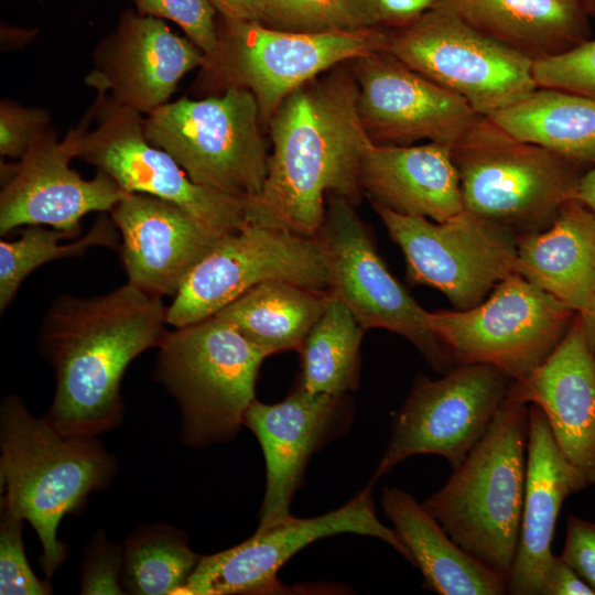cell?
Segmentation results:
<instances>
[{
    "label": "cell",
    "mask_w": 595,
    "mask_h": 595,
    "mask_svg": "<svg viewBox=\"0 0 595 595\" xmlns=\"http://www.w3.org/2000/svg\"><path fill=\"white\" fill-rule=\"evenodd\" d=\"M358 85L349 61L292 91L266 127L272 142L260 194L247 220L315 237L326 195L356 205L363 194L361 160L368 144L357 111Z\"/></svg>",
    "instance_id": "1"
},
{
    "label": "cell",
    "mask_w": 595,
    "mask_h": 595,
    "mask_svg": "<svg viewBox=\"0 0 595 595\" xmlns=\"http://www.w3.org/2000/svg\"><path fill=\"white\" fill-rule=\"evenodd\" d=\"M162 298L130 284L96 296L60 295L41 327L40 349L55 371L45 419L65 436L95 437L122 416L129 364L167 334Z\"/></svg>",
    "instance_id": "2"
},
{
    "label": "cell",
    "mask_w": 595,
    "mask_h": 595,
    "mask_svg": "<svg viewBox=\"0 0 595 595\" xmlns=\"http://www.w3.org/2000/svg\"><path fill=\"white\" fill-rule=\"evenodd\" d=\"M0 445L1 513L33 526L50 577L67 554L57 539L61 520L109 483L115 461L95 437L65 436L45 416H32L17 396L1 405Z\"/></svg>",
    "instance_id": "3"
},
{
    "label": "cell",
    "mask_w": 595,
    "mask_h": 595,
    "mask_svg": "<svg viewBox=\"0 0 595 595\" xmlns=\"http://www.w3.org/2000/svg\"><path fill=\"white\" fill-rule=\"evenodd\" d=\"M529 408L507 396L480 441L423 506L468 554L508 583L527 473Z\"/></svg>",
    "instance_id": "4"
},
{
    "label": "cell",
    "mask_w": 595,
    "mask_h": 595,
    "mask_svg": "<svg viewBox=\"0 0 595 595\" xmlns=\"http://www.w3.org/2000/svg\"><path fill=\"white\" fill-rule=\"evenodd\" d=\"M268 357L217 316L174 327L159 346L155 379L182 413V441L203 447L235 437Z\"/></svg>",
    "instance_id": "5"
},
{
    "label": "cell",
    "mask_w": 595,
    "mask_h": 595,
    "mask_svg": "<svg viewBox=\"0 0 595 595\" xmlns=\"http://www.w3.org/2000/svg\"><path fill=\"white\" fill-rule=\"evenodd\" d=\"M464 209L511 230L548 227L575 198L580 164L507 133L485 116L453 145Z\"/></svg>",
    "instance_id": "6"
},
{
    "label": "cell",
    "mask_w": 595,
    "mask_h": 595,
    "mask_svg": "<svg viewBox=\"0 0 595 595\" xmlns=\"http://www.w3.org/2000/svg\"><path fill=\"white\" fill-rule=\"evenodd\" d=\"M263 127L253 94L240 87L201 99L182 97L143 119L147 140L194 183L247 203L267 177Z\"/></svg>",
    "instance_id": "7"
},
{
    "label": "cell",
    "mask_w": 595,
    "mask_h": 595,
    "mask_svg": "<svg viewBox=\"0 0 595 595\" xmlns=\"http://www.w3.org/2000/svg\"><path fill=\"white\" fill-rule=\"evenodd\" d=\"M387 45L388 30L381 26L300 33L219 18L217 47L206 57L196 84L219 94L231 87L250 90L266 127L296 88L336 65L386 50Z\"/></svg>",
    "instance_id": "8"
},
{
    "label": "cell",
    "mask_w": 595,
    "mask_h": 595,
    "mask_svg": "<svg viewBox=\"0 0 595 595\" xmlns=\"http://www.w3.org/2000/svg\"><path fill=\"white\" fill-rule=\"evenodd\" d=\"M576 313L519 273L501 280L480 304L426 312V325L461 364H485L512 380L541 366Z\"/></svg>",
    "instance_id": "9"
},
{
    "label": "cell",
    "mask_w": 595,
    "mask_h": 595,
    "mask_svg": "<svg viewBox=\"0 0 595 595\" xmlns=\"http://www.w3.org/2000/svg\"><path fill=\"white\" fill-rule=\"evenodd\" d=\"M386 50L485 117L538 87L533 60L478 31L444 0L412 24L388 30Z\"/></svg>",
    "instance_id": "10"
},
{
    "label": "cell",
    "mask_w": 595,
    "mask_h": 595,
    "mask_svg": "<svg viewBox=\"0 0 595 595\" xmlns=\"http://www.w3.org/2000/svg\"><path fill=\"white\" fill-rule=\"evenodd\" d=\"M271 280L328 290L327 253L320 238L247 221L221 237L187 274L167 306L182 327L214 316L253 286Z\"/></svg>",
    "instance_id": "11"
},
{
    "label": "cell",
    "mask_w": 595,
    "mask_h": 595,
    "mask_svg": "<svg viewBox=\"0 0 595 595\" xmlns=\"http://www.w3.org/2000/svg\"><path fill=\"white\" fill-rule=\"evenodd\" d=\"M79 125L77 159L109 175L123 191L152 195L180 206L210 231L226 236L246 225L247 202L194 183L164 150L151 144L141 113L98 94Z\"/></svg>",
    "instance_id": "12"
},
{
    "label": "cell",
    "mask_w": 595,
    "mask_h": 595,
    "mask_svg": "<svg viewBox=\"0 0 595 595\" xmlns=\"http://www.w3.org/2000/svg\"><path fill=\"white\" fill-rule=\"evenodd\" d=\"M371 204L404 255L410 282L437 289L461 311L518 273L517 241L506 227L466 209L437 223Z\"/></svg>",
    "instance_id": "13"
},
{
    "label": "cell",
    "mask_w": 595,
    "mask_h": 595,
    "mask_svg": "<svg viewBox=\"0 0 595 595\" xmlns=\"http://www.w3.org/2000/svg\"><path fill=\"white\" fill-rule=\"evenodd\" d=\"M512 381L485 364H461L437 380L418 378L394 415L371 483L419 454L440 455L457 468L486 433Z\"/></svg>",
    "instance_id": "14"
},
{
    "label": "cell",
    "mask_w": 595,
    "mask_h": 595,
    "mask_svg": "<svg viewBox=\"0 0 595 595\" xmlns=\"http://www.w3.org/2000/svg\"><path fill=\"white\" fill-rule=\"evenodd\" d=\"M318 236L329 270L328 293L365 328H386L414 344L437 370L456 360L426 325V312L389 272L354 204L327 194Z\"/></svg>",
    "instance_id": "15"
},
{
    "label": "cell",
    "mask_w": 595,
    "mask_h": 595,
    "mask_svg": "<svg viewBox=\"0 0 595 595\" xmlns=\"http://www.w3.org/2000/svg\"><path fill=\"white\" fill-rule=\"evenodd\" d=\"M371 484L338 509L313 518H290L263 527L244 542L201 556L177 595L273 594L282 591L280 569L312 542L339 533L378 538L411 563V555L393 529L377 517Z\"/></svg>",
    "instance_id": "16"
},
{
    "label": "cell",
    "mask_w": 595,
    "mask_h": 595,
    "mask_svg": "<svg viewBox=\"0 0 595 595\" xmlns=\"http://www.w3.org/2000/svg\"><path fill=\"white\" fill-rule=\"evenodd\" d=\"M349 66L358 85L360 122L376 144L426 139L453 147L480 117L464 98L387 50L353 58Z\"/></svg>",
    "instance_id": "17"
},
{
    "label": "cell",
    "mask_w": 595,
    "mask_h": 595,
    "mask_svg": "<svg viewBox=\"0 0 595 595\" xmlns=\"http://www.w3.org/2000/svg\"><path fill=\"white\" fill-rule=\"evenodd\" d=\"M79 126L58 140L51 128L18 163L1 165L0 235L28 225L51 226L80 236L88 213H109L129 193L109 175L83 178L69 163L77 158Z\"/></svg>",
    "instance_id": "18"
},
{
    "label": "cell",
    "mask_w": 595,
    "mask_h": 595,
    "mask_svg": "<svg viewBox=\"0 0 595 595\" xmlns=\"http://www.w3.org/2000/svg\"><path fill=\"white\" fill-rule=\"evenodd\" d=\"M205 62L206 55L162 19L127 11L115 32L96 47L95 67L86 83L98 94L149 115L169 102L186 73Z\"/></svg>",
    "instance_id": "19"
},
{
    "label": "cell",
    "mask_w": 595,
    "mask_h": 595,
    "mask_svg": "<svg viewBox=\"0 0 595 595\" xmlns=\"http://www.w3.org/2000/svg\"><path fill=\"white\" fill-rule=\"evenodd\" d=\"M109 214L120 234L127 282L159 298H173L224 237L174 203L148 194L129 193Z\"/></svg>",
    "instance_id": "20"
},
{
    "label": "cell",
    "mask_w": 595,
    "mask_h": 595,
    "mask_svg": "<svg viewBox=\"0 0 595 595\" xmlns=\"http://www.w3.org/2000/svg\"><path fill=\"white\" fill-rule=\"evenodd\" d=\"M340 397L314 393L300 385L282 401L255 400L244 416L262 448L267 483L260 528L290 518L292 498L302 485L313 453L339 432Z\"/></svg>",
    "instance_id": "21"
},
{
    "label": "cell",
    "mask_w": 595,
    "mask_h": 595,
    "mask_svg": "<svg viewBox=\"0 0 595 595\" xmlns=\"http://www.w3.org/2000/svg\"><path fill=\"white\" fill-rule=\"evenodd\" d=\"M508 397L538 405L565 458L595 486V356L578 314L552 355Z\"/></svg>",
    "instance_id": "22"
},
{
    "label": "cell",
    "mask_w": 595,
    "mask_h": 595,
    "mask_svg": "<svg viewBox=\"0 0 595 595\" xmlns=\"http://www.w3.org/2000/svg\"><path fill=\"white\" fill-rule=\"evenodd\" d=\"M556 445L543 411L529 407L527 473L518 550L507 583L513 595H541L565 499L587 487Z\"/></svg>",
    "instance_id": "23"
},
{
    "label": "cell",
    "mask_w": 595,
    "mask_h": 595,
    "mask_svg": "<svg viewBox=\"0 0 595 595\" xmlns=\"http://www.w3.org/2000/svg\"><path fill=\"white\" fill-rule=\"evenodd\" d=\"M361 186L371 203L396 213L445 221L464 209L453 147L370 142L361 160Z\"/></svg>",
    "instance_id": "24"
},
{
    "label": "cell",
    "mask_w": 595,
    "mask_h": 595,
    "mask_svg": "<svg viewBox=\"0 0 595 595\" xmlns=\"http://www.w3.org/2000/svg\"><path fill=\"white\" fill-rule=\"evenodd\" d=\"M517 272L576 314L588 306L595 275V217L575 198L544 230L516 238Z\"/></svg>",
    "instance_id": "25"
},
{
    "label": "cell",
    "mask_w": 595,
    "mask_h": 595,
    "mask_svg": "<svg viewBox=\"0 0 595 595\" xmlns=\"http://www.w3.org/2000/svg\"><path fill=\"white\" fill-rule=\"evenodd\" d=\"M381 506L419 567L423 587L441 595H500L507 581L463 550L410 494L386 487Z\"/></svg>",
    "instance_id": "26"
},
{
    "label": "cell",
    "mask_w": 595,
    "mask_h": 595,
    "mask_svg": "<svg viewBox=\"0 0 595 595\" xmlns=\"http://www.w3.org/2000/svg\"><path fill=\"white\" fill-rule=\"evenodd\" d=\"M482 33L540 60L591 39L584 0H444Z\"/></svg>",
    "instance_id": "27"
},
{
    "label": "cell",
    "mask_w": 595,
    "mask_h": 595,
    "mask_svg": "<svg viewBox=\"0 0 595 595\" xmlns=\"http://www.w3.org/2000/svg\"><path fill=\"white\" fill-rule=\"evenodd\" d=\"M329 300L328 291L271 280L253 286L215 316L232 325L267 356L300 351Z\"/></svg>",
    "instance_id": "28"
},
{
    "label": "cell",
    "mask_w": 595,
    "mask_h": 595,
    "mask_svg": "<svg viewBox=\"0 0 595 595\" xmlns=\"http://www.w3.org/2000/svg\"><path fill=\"white\" fill-rule=\"evenodd\" d=\"M518 140L577 164L595 163V100L567 90L537 87L486 116Z\"/></svg>",
    "instance_id": "29"
},
{
    "label": "cell",
    "mask_w": 595,
    "mask_h": 595,
    "mask_svg": "<svg viewBox=\"0 0 595 595\" xmlns=\"http://www.w3.org/2000/svg\"><path fill=\"white\" fill-rule=\"evenodd\" d=\"M366 329L351 311L331 295L301 350L299 385L314 393L342 397L359 383V348Z\"/></svg>",
    "instance_id": "30"
},
{
    "label": "cell",
    "mask_w": 595,
    "mask_h": 595,
    "mask_svg": "<svg viewBox=\"0 0 595 595\" xmlns=\"http://www.w3.org/2000/svg\"><path fill=\"white\" fill-rule=\"evenodd\" d=\"M15 240L0 241V311L14 299L25 278L39 267L63 258L83 256L93 247H106L119 251L120 234L107 212L100 213L89 230L73 239L60 229H47L43 225H28Z\"/></svg>",
    "instance_id": "31"
},
{
    "label": "cell",
    "mask_w": 595,
    "mask_h": 595,
    "mask_svg": "<svg viewBox=\"0 0 595 595\" xmlns=\"http://www.w3.org/2000/svg\"><path fill=\"white\" fill-rule=\"evenodd\" d=\"M199 559L175 528H139L122 548V587L138 595H177Z\"/></svg>",
    "instance_id": "32"
},
{
    "label": "cell",
    "mask_w": 595,
    "mask_h": 595,
    "mask_svg": "<svg viewBox=\"0 0 595 595\" xmlns=\"http://www.w3.org/2000/svg\"><path fill=\"white\" fill-rule=\"evenodd\" d=\"M261 23L300 33L349 32L380 26L372 0H270Z\"/></svg>",
    "instance_id": "33"
},
{
    "label": "cell",
    "mask_w": 595,
    "mask_h": 595,
    "mask_svg": "<svg viewBox=\"0 0 595 595\" xmlns=\"http://www.w3.org/2000/svg\"><path fill=\"white\" fill-rule=\"evenodd\" d=\"M532 72L538 87L567 90L595 100V40L533 61Z\"/></svg>",
    "instance_id": "34"
},
{
    "label": "cell",
    "mask_w": 595,
    "mask_h": 595,
    "mask_svg": "<svg viewBox=\"0 0 595 595\" xmlns=\"http://www.w3.org/2000/svg\"><path fill=\"white\" fill-rule=\"evenodd\" d=\"M139 13L175 22L205 55L218 44L217 10L210 0H132Z\"/></svg>",
    "instance_id": "35"
},
{
    "label": "cell",
    "mask_w": 595,
    "mask_h": 595,
    "mask_svg": "<svg viewBox=\"0 0 595 595\" xmlns=\"http://www.w3.org/2000/svg\"><path fill=\"white\" fill-rule=\"evenodd\" d=\"M1 515L0 594H50V585L34 575L26 561L22 539L23 520L7 513Z\"/></svg>",
    "instance_id": "36"
},
{
    "label": "cell",
    "mask_w": 595,
    "mask_h": 595,
    "mask_svg": "<svg viewBox=\"0 0 595 595\" xmlns=\"http://www.w3.org/2000/svg\"><path fill=\"white\" fill-rule=\"evenodd\" d=\"M46 109L24 107L4 98L0 102V154L20 160L52 127Z\"/></svg>",
    "instance_id": "37"
},
{
    "label": "cell",
    "mask_w": 595,
    "mask_h": 595,
    "mask_svg": "<svg viewBox=\"0 0 595 595\" xmlns=\"http://www.w3.org/2000/svg\"><path fill=\"white\" fill-rule=\"evenodd\" d=\"M122 548L99 532L88 548L82 577V594H122Z\"/></svg>",
    "instance_id": "38"
},
{
    "label": "cell",
    "mask_w": 595,
    "mask_h": 595,
    "mask_svg": "<svg viewBox=\"0 0 595 595\" xmlns=\"http://www.w3.org/2000/svg\"><path fill=\"white\" fill-rule=\"evenodd\" d=\"M560 556L595 592V521L570 516Z\"/></svg>",
    "instance_id": "39"
},
{
    "label": "cell",
    "mask_w": 595,
    "mask_h": 595,
    "mask_svg": "<svg viewBox=\"0 0 595 595\" xmlns=\"http://www.w3.org/2000/svg\"><path fill=\"white\" fill-rule=\"evenodd\" d=\"M379 25L387 30L408 26L443 0H372Z\"/></svg>",
    "instance_id": "40"
},
{
    "label": "cell",
    "mask_w": 595,
    "mask_h": 595,
    "mask_svg": "<svg viewBox=\"0 0 595 595\" xmlns=\"http://www.w3.org/2000/svg\"><path fill=\"white\" fill-rule=\"evenodd\" d=\"M541 595H595V592L560 555H553Z\"/></svg>",
    "instance_id": "41"
},
{
    "label": "cell",
    "mask_w": 595,
    "mask_h": 595,
    "mask_svg": "<svg viewBox=\"0 0 595 595\" xmlns=\"http://www.w3.org/2000/svg\"><path fill=\"white\" fill-rule=\"evenodd\" d=\"M270 0H210L221 20L261 22Z\"/></svg>",
    "instance_id": "42"
},
{
    "label": "cell",
    "mask_w": 595,
    "mask_h": 595,
    "mask_svg": "<svg viewBox=\"0 0 595 595\" xmlns=\"http://www.w3.org/2000/svg\"><path fill=\"white\" fill-rule=\"evenodd\" d=\"M575 199L585 206L595 217V163L582 173L575 193Z\"/></svg>",
    "instance_id": "43"
},
{
    "label": "cell",
    "mask_w": 595,
    "mask_h": 595,
    "mask_svg": "<svg viewBox=\"0 0 595 595\" xmlns=\"http://www.w3.org/2000/svg\"><path fill=\"white\" fill-rule=\"evenodd\" d=\"M581 316L587 344L595 356V275L591 300L587 309Z\"/></svg>",
    "instance_id": "44"
},
{
    "label": "cell",
    "mask_w": 595,
    "mask_h": 595,
    "mask_svg": "<svg viewBox=\"0 0 595 595\" xmlns=\"http://www.w3.org/2000/svg\"><path fill=\"white\" fill-rule=\"evenodd\" d=\"M585 7L592 19H595V0H584Z\"/></svg>",
    "instance_id": "45"
}]
</instances>
